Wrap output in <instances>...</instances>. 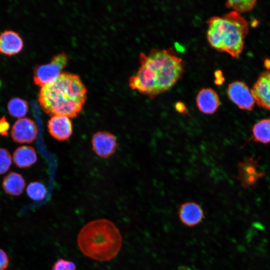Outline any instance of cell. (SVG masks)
Returning a JSON list of instances; mask_svg holds the SVG:
<instances>
[{
    "label": "cell",
    "instance_id": "cell-21",
    "mask_svg": "<svg viewBox=\"0 0 270 270\" xmlns=\"http://www.w3.org/2000/svg\"><path fill=\"white\" fill-rule=\"evenodd\" d=\"M75 264L70 260L60 258L54 264L52 270H76Z\"/></svg>",
    "mask_w": 270,
    "mask_h": 270
},
{
    "label": "cell",
    "instance_id": "cell-15",
    "mask_svg": "<svg viewBox=\"0 0 270 270\" xmlns=\"http://www.w3.org/2000/svg\"><path fill=\"white\" fill-rule=\"evenodd\" d=\"M26 184L25 180L22 174L11 172L4 178L2 187L6 194L18 196L24 192Z\"/></svg>",
    "mask_w": 270,
    "mask_h": 270
},
{
    "label": "cell",
    "instance_id": "cell-6",
    "mask_svg": "<svg viewBox=\"0 0 270 270\" xmlns=\"http://www.w3.org/2000/svg\"><path fill=\"white\" fill-rule=\"evenodd\" d=\"M227 94L230 100L240 109L248 111L253 110L255 100L251 89L244 82L234 81L230 84Z\"/></svg>",
    "mask_w": 270,
    "mask_h": 270
},
{
    "label": "cell",
    "instance_id": "cell-20",
    "mask_svg": "<svg viewBox=\"0 0 270 270\" xmlns=\"http://www.w3.org/2000/svg\"><path fill=\"white\" fill-rule=\"evenodd\" d=\"M12 162V158L8 150L0 148V174L7 172Z\"/></svg>",
    "mask_w": 270,
    "mask_h": 270
},
{
    "label": "cell",
    "instance_id": "cell-14",
    "mask_svg": "<svg viewBox=\"0 0 270 270\" xmlns=\"http://www.w3.org/2000/svg\"><path fill=\"white\" fill-rule=\"evenodd\" d=\"M14 164L20 168H27L34 164L38 160L36 152L31 146H22L13 152Z\"/></svg>",
    "mask_w": 270,
    "mask_h": 270
},
{
    "label": "cell",
    "instance_id": "cell-1",
    "mask_svg": "<svg viewBox=\"0 0 270 270\" xmlns=\"http://www.w3.org/2000/svg\"><path fill=\"white\" fill-rule=\"evenodd\" d=\"M140 66L129 78L133 90L154 98L171 88L182 76L184 64L172 48H153L148 54L140 53Z\"/></svg>",
    "mask_w": 270,
    "mask_h": 270
},
{
    "label": "cell",
    "instance_id": "cell-7",
    "mask_svg": "<svg viewBox=\"0 0 270 270\" xmlns=\"http://www.w3.org/2000/svg\"><path fill=\"white\" fill-rule=\"evenodd\" d=\"M92 148L97 156L106 158L114 154L118 148L116 136L106 131L94 133L92 138Z\"/></svg>",
    "mask_w": 270,
    "mask_h": 270
},
{
    "label": "cell",
    "instance_id": "cell-3",
    "mask_svg": "<svg viewBox=\"0 0 270 270\" xmlns=\"http://www.w3.org/2000/svg\"><path fill=\"white\" fill-rule=\"evenodd\" d=\"M78 244L86 256L100 262L110 260L119 252L122 238L119 230L111 221L100 219L91 221L80 230Z\"/></svg>",
    "mask_w": 270,
    "mask_h": 270
},
{
    "label": "cell",
    "instance_id": "cell-10",
    "mask_svg": "<svg viewBox=\"0 0 270 270\" xmlns=\"http://www.w3.org/2000/svg\"><path fill=\"white\" fill-rule=\"evenodd\" d=\"M48 130L50 135L58 141L68 140L72 134V123L64 115L52 116L48 120Z\"/></svg>",
    "mask_w": 270,
    "mask_h": 270
},
{
    "label": "cell",
    "instance_id": "cell-8",
    "mask_svg": "<svg viewBox=\"0 0 270 270\" xmlns=\"http://www.w3.org/2000/svg\"><path fill=\"white\" fill-rule=\"evenodd\" d=\"M37 134L38 128L35 122L28 118L17 120L11 130V136L13 140L20 144L32 142Z\"/></svg>",
    "mask_w": 270,
    "mask_h": 270
},
{
    "label": "cell",
    "instance_id": "cell-5",
    "mask_svg": "<svg viewBox=\"0 0 270 270\" xmlns=\"http://www.w3.org/2000/svg\"><path fill=\"white\" fill-rule=\"evenodd\" d=\"M68 61L67 54L62 52L54 56L49 63L36 65L34 70V84L42 87L54 80L61 74Z\"/></svg>",
    "mask_w": 270,
    "mask_h": 270
},
{
    "label": "cell",
    "instance_id": "cell-23",
    "mask_svg": "<svg viewBox=\"0 0 270 270\" xmlns=\"http://www.w3.org/2000/svg\"><path fill=\"white\" fill-rule=\"evenodd\" d=\"M9 264V258L4 250L0 248V270H5Z\"/></svg>",
    "mask_w": 270,
    "mask_h": 270
},
{
    "label": "cell",
    "instance_id": "cell-19",
    "mask_svg": "<svg viewBox=\"0 0 270 270\" xmlns=\"http://www.w3.org/2000/svg\"><path fill=\"white\" fill-rule=\"evenodd\" d=\"M256 0H228L226 2L228 8H232L239 14L251 10L254 7Z\"/></svg>",
    "mask_w": 270,
    "mask_h": 270
},
{
    "label": "cell",
    "instance_id": "cell-11",
    "mask_svg": "<svg viewBox=\"0 0 270 270\" xmlns=\"http://www.w3.org/2000/svg\"><path fill=\"white\" fill-rule=\"evenodd\" d=\"M180 220L188 227L192 228L200 224L204 217V210L198 203L186 202L180 204L178 209Z\"/></svg>",
    "mask_w": 270,
    "mask_h": 270
},
{
    "label": "cell",
    "instance_id": "cell-18",
    "mask_svg": "<svg viewBox=\"0 0 270 270\" xmlns=\"http://www.w3.org/2000/svg\"><path fill=\"white\" fill-rule=\"evenodd\" d=\"M46 192L45 186L39 182H32L26 188L27 194L35 201L42 200L46 196Z\"/></svg>",
    "mask_w": 270,
    "mask_h": 270
},
{
    "label": "cell",
    "instance_id": "cell-24",
    "mask_svg": "<svg viewBox=\"0 0 270 270\" xmlns=\"http://www.w3.org/2000/svg\"><path fill=\"white\" fill-rule=\"evenodd\" d=\"M175 108L176 110L181 114H188V111L186 106L181 102H177L175 104Z\"/></svg>",
    "mask_w": 270,
    "mask_h": 270
},
{
    "label": "cell",
    "instance_id": "cell-9",
    "mask_svg": "<svg viewBox=\"0 0 270 270\" xmlns=\"http://www.w3.org/2000/svg\"><path fill=\"white\" fill-rule=\"evenodd\" d=\"M251 91L256 103L270 110V70L260 74Z\"/></svg>",
    "mask_w": 270,
    "mask_h": 270
},
{
    "label": "cell",
    "instance_id": "cell-12",
    "mask_svg": "<svg viewBox=\"0 0 270 270\" xmlns=\"http://www.w3.org/2000/svg\"><path fill=\"white\" fill-rule=\"evenodd\" d=\"M23 47V40L16 32L6 30L0 34V53L12 56L18 54Z\"/></svg>",
    "mask_w": 270,
    "mask_h": 270
},
{
    "label": "cell",
    "instance_id": "cell-22",
    "mask_svg": "<svg viewBox=\"0 0 270 270\" xmlns=\"http://www.w3.org/2000/svg\"><path fill=\"white\" fill-rule=\"evenodd\" d=\"M10 124L4 116L0 118V135L2 136H7L8 135V130Z\"/></svg>",
    "mask_w": 270,
    "mask_h": 270
},
{
    "label": "cell",
    "instance_id": "cell-16",
    "mask_svg": "<svg viewBox=\"0 0 270 270\" xmlns=\"http://www.w3.org/2000/svg\"><path fill=\"white\" fill-rule=\"evenodd\" d=\"M254 140L258 142H270V118L260 120L254 124L252 128Z\"/></svg>",
    "mask_w": 270,
    "mask_h": 270
},
{
    "label": "cell",
    "instance_id": "cell-13",
    "mask_svg": "<svg viewBox=\"0 0 270 270\" xmlns=\"http://www.w3.org/2000/svg\"><path fill=\"white\" fill-rule=\"evenodd\" d=\"M196 104L200 112L207 114H212L220 104L218 95L211 88H202L198 94Z\"/></svg>",
    "mask_w": 270,
    "mask_h": 270
},
{
    "label": "cell",
    "instance_id": "cell-17",
    "mask_svg": "<svg viewBox=\"0 0 270 270\" xmlns=\"http://www.w3.org/2000/svg\"><path fill=\"white\" fill-rule=\"evenodd\" d=\"M7 109L10 116L22 118L28 111V104L26 100L20 98H11L7 104Z\"/></svg>",
    "mask_w": 270,
    "mask_h": 270
},
{
    "label": "cell",
    "instance_id": "cell-4",
    "mask_svg": "<svg viewBox=\"0 0 270 270\" xmlns=\"http://www.w3.org/2000/svg\"><path fill=\"white\" fill-rule=\"evenodd\" d=\"M207 39L218 51L238 59L242 52L249 30L248 22L240 14L232 11L222 16H214L207 22Z\"/></svg>",
    "mask_w": 270,
    "mask_h": 270
},
{
    "label": "cell",
    "instance_id": "cell-2",
    "mask_svg": "<svg viewBox=\"0 0 270 270\" xmlns=\"http://www.w3.org/2000/svg\"><path fill=\"white\" fill-rule=\"evenodd\" d=\"M86 98V88L80 77L64 72L53 82L40 88L38 102L50 116L76 117L82 111Z\"/></svg>",
    "mask_w": 270,
    "mask_h": 270
}]
</instances>
